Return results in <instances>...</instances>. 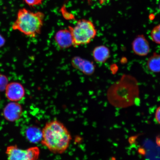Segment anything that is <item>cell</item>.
Listing matches in <instances>:
<instances>
[{"label": "cell", "instance_id": "277c9868", "mask_svg": "<svg viewBox=\"0 0 160 160\" xmlns=\"http://www.w3.org/2000/svg\"><path fill=\"white\" fill-rule=\"evenodd\" d=\"M68 29L72 37L73 46L75 47L89 44L95 38L97 33L92 22L86 19L79 20L75 26H70Z\"/></svg>", "mask_w": 160, "mask_h": 160}, {"label": "cell", "instance_id": "9a60e30c", "mask_svg": "<svg viewBox=\"0 0 160 160\" xmlns=\"http://www.w3.org/2000/svg\"><path fill=\"white\" fill-rule=\"evenodd\" d=\"M8 84L7 78L5 75L0 74V92L5 91Z\"/></svg>", "mask_w": 160, "mask_h": 160}, {"label": "cell", "instance_id": "7a4b0ae2", "mask_svg": "<svg viewBox=\"0 0 160 160\" xmlns=\"http://www.w3.org/2000/svg\"><path fill=\"white\" fill-rule=\"evenodd\" d=\"M121 81L110 88L107 98L110 104L118 108H125L136 104L139 99L137 83H122Z\"/></svg>", "mask_w": 160, "mask_h": 160}, {"label": "cell", "instance_id": "6da1fadb", "mask_svg": "<svg viewBox=\"0 0 160 160\" xmlns=\"http://www.w3.org/2000/svg\"><path fill=\"white\" fill-rule=\"evenodd\" d=\"M42 131L41 143L51 152L61 154L69 148L72 136L61 122L53 120L48 122Z\"/></svg>", "mask_w": 160, "mask_h": 160}, {"label": "cell", "instance_id": "ac0fdd59", "mask_svg": "<svg viewBox=\"0 0 160 160\" xmlns=\"http://www.w3.org/2000/svg\"><path fill=\"white\" fill-rule=\"evenodd\" d=\"M5 43V40L1 34H0V48L4 45Z\"/></svg>", "mask_w": 160, "mask_h": 160}, {"label": "cell", "instance_id": "7c38bea8", "mask_svg": "<svg viewBox=\"0 0 160 160\" xmlns=\"http://www.w3.org/2000/svg\"><path fill=\"white\" fill-rule=\"evenodd\" d=\"M26 135L27 139L31 142L38 143L42 139V131L38 128L30 127L26 131Z\"/></svg>", "mask_w": 160, "mask_h": 160}, {"label": "cell", "instance_id": "5b68a950", "mask_svg": "<svg viewBox=\"0 0 160 160\" xmlns=\"http://www.w3.org/2000/svg\"><path fill=\"white\" fill-rule=\"evenodd\" d=\"M40 153L39 148L38 147L23 150L19 149L16 146H10L6 151L8 160H37L38 158Z\"/></svg>", "mask_w": 160, "mask_h": 160}, {"label": "cell", "instance_id": "d6986e66", "mask_svg": "<svg viewBox=\"0 0 160 160\" xmlns=\"http://www.w3.org/2000/svg\"><path fill=\"white\" fill-rule=\"evenodd\" d=\"M98 1H99V3L101 4H102L105 3V2L108 1V0H98Z\"/></svg>", "mask_w": 160, "mask_h": 160}, {"label": "cell", "instance_id": "8fae6325", "mask_svg": "<svg viewBox=\"0 0 160 160\" xmlns=\"http://www.w3.org/2000/svg\"><path fill=\"white\" fill-rule=\"evenodd\" d=\"M92 56L94 59L97 62L104 63L110 57V50L105 46H98L93 50Z\"/></svg>", "mask_w": 160, "mask_h": 160}, {"label": "cell", "instance_id": "5bb4252c", "mask_svg": "<svg viewBox=\"0 0 160 160\" xmlns=\"http://www.w3.org/2000/svg\"><path fill=\"white\" fill-rule=\"evenodd\" d=\"M150 37L154 42L160 44V24L153 28L151 32Z\"/></svg>", "mask_w": 160, "mask_h": 160}, {"label": "cell", "instance_id": "e0dca14e", "mask_svg": "<svg viewBox=\"0 0 160 160\" xmlns=\"http://www.w3.org/2000/svg\"><path fill=\"white\" fill-rule=\"evenodd\" d=\"M155 119L157 122L160 125V106L156 110L155 113Z\"/></svg>", "mask_w": 160, "mask_h": 160}, {"label": "cell", "instance_id": "ba28073f", "mask_svg": "<svg viewBox=\"0 0 160 160\" xmlns=\"http://www.w3.org/2000/svg\"><path fill=\"white\" fill-rule=\"evenodd\" d=\"M22 113V108L19 103L11 102L6 105L3 110L5 118L10 122H15L19 119Z\"/></svg>", "mask_w": 160, "mask_h": 160}, {"label": "cell", "instance_id": "30bf717a", "mask_svg": "<svg viewBox=\"0 0 160 160\" xmlns=\"http://www.w3.org/2000/svg\"><path fill=\"white\" fill-rule=\"evenodd\" d=\"M71 63L74 68L85 75H92L95 71V66L92 62L79 57H74Z\"/></svg>", "mask_w": 160, "mask_h": 160}, {"label": "cell", "instance_id": "8992f818", "mask_svg": "<svg viewBox=\"0 0 160 160\" xmlns=\"http://www.w3.org/2000/svg\"><path fill=\"white\" fill-rule=\"evenodd\" d=\"M7 98L13 102L19 101L25 95L24 88L21 83L16 82L8 84L5 89Z\"/></svg>", "mask_w": 160, "mask_h": 160}, {"label": "cell", "instance_id": "ffe728a7", "mask_svg": "<svg viewBox=\"0 0 160 160\" xmlns=\"http://www.w3.org/2000/svg\"><path fill=\"white\" fill-rule=\"evenodd\" d=\"M159 9H160V6H159Z\"/></svg>", "mask_w": 160, "mask_h": 160}, {"label": "cell", "instance_id": "52a82bcc", "mask_svg": "<svg viewBox=\"0 0 160 160\" xmlns=\"http://www.w3.org/2000/svg\"><path fill=\"white\" fill-rule=\"evenodd\" d=\"M132 49L134 53L140 57L147 55L150 51L149 42L142 35L138 36L133 40Z\"/></svg>", "mask_w": 160, "mask_h": 160}, {"label": "cell", "instance_id": "2e32d148", "mask_svg": "<svg viewBox=\"0 0 160 160\" xmlns=\"http://www.w3.org/2000/svg\"><path fill=\"white\" fill-rule=\"evenodd\" d=\"M43 1V0H24L25 2L30 7L41 5Z\"/></svg>", "mask_w": 160, "mask_h": 160}, {"label": "cell", "instance_id": "4fadbf2b", "mask_svg": "<svg viewBox=\"0 0 160 160\" xmlns=\"http://www.w3.org/2000/svg\"><path fill=\"white\" fill-rule=\"evenodd\" d=\"M147 66L151 72L154 73L160 72V55L153 53L148 59Z\"/></svg>", "mask_w": 160, "mask_h": 160}, {"label": "cell", "instance_id": "3957f363", "mask_svg": "<svg viewBox=\"0 0 160 160\" xmlns=\"http://www.w3.org/2000/svg\"><path fill=\"white\" fill-rule=\"evenodd\" d=\"M45 16L41 12H34L25 8L20 9L12 28L28 37H35L41 33Z\"/></svg>", "mask_w": 160, "mask_h": 160}, {"label": "cell", "instance_id": "9c48e42d", "mask_svg": "<svg viewBox=\"0 0 160 160\" xmlns=\"http://www.w3.org/2000/svg\"><path fill=\"white\" fill-rule=\"evenodd\" d=\"M56 42L62 49H67L73 46L72 37L68 28L61 29L56 33Z\"/></svg>", "mask_w": 160, "mask_h": 160}]
</instances>
